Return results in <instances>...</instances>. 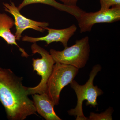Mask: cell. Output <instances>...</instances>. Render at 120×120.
I'll list each match as a JSON object with an SVG mask.
<instances>
[{"mask_svg":"<svg viewBox=\"0 0 120 120\" xmlns=\"http://www.w3.org/2000/svg\"><path fill=\"white\" fill-rule=\"evenodd\" d=\"M22 81V77L11 69L0 68V101L9 120H23L37 115L34 102L28 97V87Z\"/></svg>","mask_w":120,"mask_h":120,"instance_id":"obj_1","label":"cell"},{"mask_svg":"<svg viewBox=\"0 0 120 120\" xmlns=\"http://www.w3.org/2000/svg\"><path fill=\"white\" fill-rule=\"evenodd\" d=\"M102 67L99 64L95 65L89 75L88 81L85 84L80 85L73 80L70 83L71 87L75 91L77 97V104L75 109L68 111V113L71 116L76 117V120H87L83 111L82 105L84 101H87L86 106H91L94 107L98 106L97 99L102 95L103 92L98 86L94 85V80L98 73L101 71Z\"/></svg>","mask_w":120,"mask_h":120,"instance_id":"obj_2","label":"cell"},{"mask_svg":"<svg viewBox=\"0 0 120 120\" xmlns=\"http://www.w3.org/2000/svg\"><path fill=\"white\" fill-rule=\"evenodd\" d=\"M90 46L89 38L86 36L70 47H64L62 51H57L52 49L50 53L56 62L71 65L77 68L85 67L90 56Z\"/></svg>","mask_w":120,"mask_h":120,"instance_id":"obj_3","label":"cell"},{"mask_svg":"<svg viewBox=\"0 0 120 120\" xmlns=\"http://www.w3.org/2000/svg\"><path fill=\"white\" fill-rule=\"evenodd\" d=\"M79 69L68 65L56 62L47 84L46 93L54 106L58 105L61 92L71 83L79 73Z\"/></svg>","mask_w":120,"mask_h":120,"instance_id":"obj_4","label":"cell"},{"mask_svg":"<svg viewBox=\"0 0 120 120\" xmlns=\"http://www.w3.org/2000/svg\"><path fill=\"white\" fill-rule=\"evenodd\" d=\"M32 52L34 54L38 53L41 56V58H32V67L34 71L41 77L40 83L34 87H28V94H46L47 84L48 79L56 63L50 53L37 45L36 42L31 45Z\"/></svg>","mask_w":120,"mask_h":120,"instance_id":"obj_5","label":"cell"},{"mask_svg":"<svg viewBox=\"0 0 120 120\" xmlns=\"http://www.w3.org/2000/svg\"><path fill=\"white\" fill-rule=\"evenodd\" d=\"M81 33L90 32L93 26L98 23H112L120 20V5L113 6L107 10L94 12L84 11L77 20Z\"/></svg>","mask_w":120,"mask_h":120,"instance_id":"obj_6","label":"cell"},{"mask_svg":"<svg viewBox=\"0 0 120 120\" xmlns=\"http://www.w3.org/2000/svg\"><path fill=\"white\" fill-rule=\"evenodd\" d=\"M3 5L5 11L11 13L14 17L16 29L15 35L17 41L20 40L22 38V33L26 29L31 28L43 32L45 30V27L49 25L47 22H37L24 16L13 2H11L10 4L4 3Z\"/></svg>","mask_w":120,"mask_h":120,"instance_id":"obj_7","label":"cell"},{"mask_svg":"<svg viewBox=\"0 0 120 120\" xmlns=\"http://www.w3.org/2000/svg\"><path fill=\"white\" fill-rule=\"evenodd\" d=\"M45 29L48 31V34L40 38H32L25 35L22 37L23 41L35 43L39 41H45L47 45L53 42H60L64 47L68 46L69 39L74 35L77 30V27L73 24L69 27L62 29H55L49 28Z\"/></svg>","mask_w":120,"mask_h":120,"instance_id":"obj_8","label":"cell"},{"mask_svg":"<svg viewBox=\"0 0 120 120\" xmlns=\"http://www.w3.org/2000/svg\"><path fill=\"white\" fill-rule=\"evenodd\" d=\"M36 111L46 120H61L56 113L54 105L46 94L32 95Z\"/></svg>","mask_w":120,"mask_h":120,"instance_id":"obj_9","label":"cell"},{"mask_svg":"<svg viewBox=\"0 0 120 120\" xmlns=\"http://www.w3.org/2000/svg\"><path fill=\"white\" fill-rule=\"evenodd\" d=\"M14 25L15 22L11 17L5 13H0V37L8 45H15L22 53V56L27 57L29 55L18 45L15 36L11 31V29Z\"/></svg>","mask_w":120,"mask_h":120,"instance_id":"obj_10","label":"cell"},{"mask_svg":"<svg viewBox=\"0 0 120 120\" xmlns=\"http://www.w3.org/2000/svg\"><path fill=\"white\" fill-rule=\"evenodd\" d=\"M38 3L50 5L59 11L67 12L73 16L77 20L84 12V11L78 7H68L63 4L58 3L56 0H23L17 8L20 11L24 7L28 5Z\"/></svg>","mask_w":120,"mask_h":120,"instance_id":"obj_11","label":"cell"},{"mask_svg":"<svg viewBox=\"0 0 120 120\" xmlns=\"http://www.w3.org/2000/svg\"><path fill=\"white\" fill-rule=\"evenodd\" d=\"M113 108L109 107L105 112L101 113L91 112L88 118L89 120H112V114L113 112Z\"/></svg>","mask_w":120,"mask_h":120,"instance_id":"obj_12","label":"cell"},{"mask_svg":"<svg viewBox=\"0 0 120 120\" xmlns=\"http://www.w3.org/2000/svg\"><path fill=\"white\" fill-rule=\"evenodd\" d=\"M101 10H107L113 6L120 5V0H99Z\"/></svg>","mask_w":120,"mask_h":120,"instance_id":"obj_13","label":"cell"},{"mask_svg":"<svg viewBox=\"0 0 120 120\" xmlns=\"http://www.w3.org/2000/svg\"><path fill=\"white\" fill-rule=\"evenodd\" d=\"M61 1L63 4L69 7H77V3L78 0H58Z\"/></svg>","mask_w":120,"mask_h":120,"instance_id":"obj_14","label":"cell"}]
</instances>
